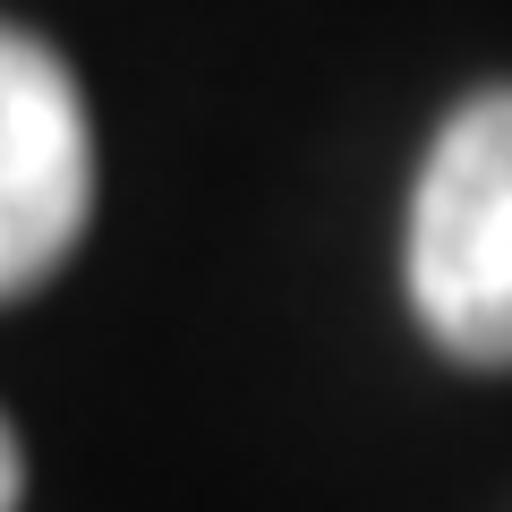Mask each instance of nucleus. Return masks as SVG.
<instances>
[{"label":"nucleus","mask_w":512,"mask_h":512,"mask_svg":"<svg viewBox=\"0 0 512 512\" xmlns=\"http://www.w3.org/2000/svg\"><path fill=\"white\" fill-rule=\"evenodd\" d=\"M410 299L461 367H512V86L436 128L410 197Z\"/></svg>","instance_id":"nucleus-1"},{"label":"nucleus","mask_w":512,"mask_h":512,"mask_svg":"<svg viewBox=\"0 0 512 512\" xmlns=\"http://www.w3.org/2000/svg\"><path fill=\"white\" fill-rule=\"evenodd\" d=\"M94 214V128L52 43L0 18V299H26L77 256Z\"/></svg>","instance_id":"nucleus-2"},{"label":"nucleus","mask_w":512,"mask_h":512,"mask_svg":"<svg viewBox=\"0 0 512 512\" xmlns=\"http://www.w3.org/2000/svg\"><path fill=\"white\" fill-rule=\"evenodd\" d=\"M18 487H26V461H18V436L0 419V512H18Z\"/></svg>","instance_id":"nucleus-3"}]
</instances>
